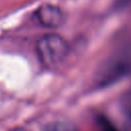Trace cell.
<instances>
[{
  "label": "cell",
  "instance_id": "5",
  "mask_svg": "<svg viewBox=\"0 0 131 131\" xmlns=\"http://www.w3.org/2000/svg\"><path fill=\"white\" fill-rule=\"evenodd\" d=\"M10 131H29V130H27L25 128H14V129H12Z\"/></svg>",
  "mask_w": 131,
  "mask_h": 131
},
{
  "label": "cell",
  "instance_id": "1",
  "mask_svg": "<svg viewBox=\"0 0 131 131\" xmlns=\"http://www.w3.org/2000/svg\"><path fill=\"white\" fill-rule=\"evenodd\" d=\"M36 51L44 67L54 69L66 60L70 52V47L64 38L51 33L39 38L36 44Z\"/></svg>",
  "mask_w": 131,
  "mask_h": 131
},
{
  "label": "cell",
  "instance_id": "3",
  "mask_svg": "<svg viewBox=\"0 0 131 131\" xmlns=\"http://www.w3.org/2000/svg\"><path fill=\"white\" fill-rule=\"evenodd\" d=\"M121 115L127 131H131V91L126 93L120 104Z\"/></svg>",
  "mask_w": 131,
  "mask_h": 131
},
{
  "label": "cell",
  "instance_id": "2",
  "mask_svg": "<svg viewBox=\"0 0 131 131\" xmlns=\"http://www.w3.org/2000/svg\"><path fill=\"white\" fill-rule=\"evenodd\" d=\"M35 17L42 27L48 29L58 28L64 21V14L62 10L52 4L41 5L36 10Z\"/></svg>",
  "mask_w": 131,
  "mask_h": 131
},
{
  "label": "cell",
  "instance_id": "4",
  "mask_svg": "<svg viewBox=\"0 0 131 131\" xmlns=\"http://www.w3.org/2000/svg\"><path fill=\"white\" fill-rule=\"evenodd\" d=\"M43 131H74V129L69 124H66L62 122H55V123L48 124L43 129Z\"/></svg>",
  "mask_w": 131,
  "mask_h": 131
}]
</instances>
